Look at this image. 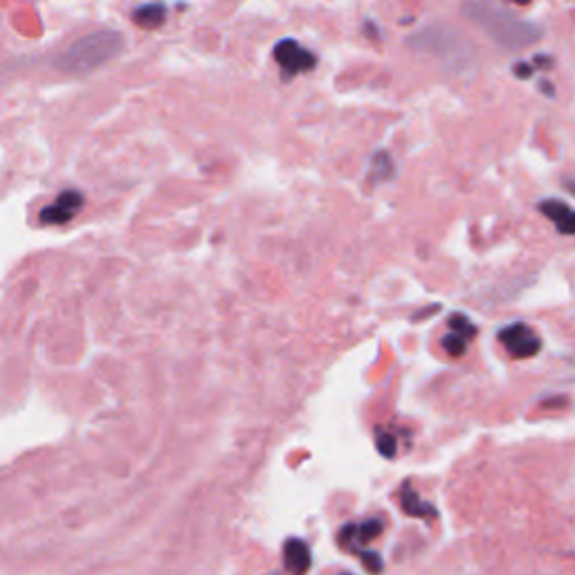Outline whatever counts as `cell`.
Here are the masks:
<instances>
[{
    "label": "cell",
    "mask_w": 575,
    "mask_h": 575,
    "mask_svg": "<svg viewBox=\"0 0 575 575\" xmlns=\"http://www.w3.org/2000/svg\"><path fill=\"white\" fill-rule=\"evenodd\" d=\"M463 16L468 18L478 30L486 32L497 45L505 50H524L540 43L542 27L537 23L524 21L517 16L508 7H501L495 3H481V0H472L461 7Z\"/></svg>",
    "instance_id": "obj_1"
},
{
    "label": "cell",
    "mask_w": 575,
    "mask_h": 575,
    "mask_svg": "<svg viewBox=\"0 0 575 575\" xmlns=\"http://www.w3.org/2000/svg\"><path fill=\"white\" fill-rule=\"evenodd\" d=\"M124 48V36L115 30H97L84 34L67 45L57 59V67L65 75H88L113 61Z\"/></svg>",
    "instance_id": "obj_2"
},
{
    "label": "cell",
    "mask_w": 575,
    "mask_h": 575,
    "mask_svg": "<svg viewBox=\"0 0 575 575\" xmlns=\"http://www.w3.org/2000/svg\"><path fill=\"white\" fill-rule=\"evenodd\" d=\"M409 48L434 54L449 70H470L474 65L472 45L463 38L459 30L445 23L429 25L425 30H420L414 38H409Z\"/></svg>",
    "instance_id": "obj_3"
},
{
    "label": "cell",
    "mask_w": 575,
    "mask_h": 575,
    "mask_svg": "<svg viewBox=\"0 0 575 575\" xmlns=\"http://www.w3.org/2000/svg\"><path fill=\"white\" fill-rule=\"evenodd\" d=\"M272 57L279 63L283 77L292 79L301 72H310L314 65H317V57L299 43L297 38H281L279 43L272 50Z\"/></svg>",
    "instance_id": "obj_4"
},
{
    "label": "cell",
    "mask_w": 575,
    "mask_h": 575,
    "mask_svg": "<svg viewBox=\"0 0 575 575\" xmlns=\"http://www.w3.org/2000/svg\"><path fill=\"white\" fill-rule=\"evenodd\" d=\"M499 341L513 358H519V360L532 358V355H537L542 351V339L524 322H515V324H508L505 328H501Z\"/></svg>",
    "instance_id": "obj_5"
},
{
    "label": "cell",
    "mask_w": 575,
    "mask_h": 575,
    "mask_svg": "<svg viewBox=\"0 0 575 575\" xmlns=\"http://www.w3.org/2000/svg\"><path fill=\"white\" fill-rule=\"evenodd\" d=\"M84 209V194L77 189H65L57 196L52 204L40 212V223L45 225H63L67 221H72V218Z\"/></svg>",
    "instance_id": "obj_6"
},
{
    "label": "cell",
    "mask_w": 575,
    "mask_h": 575,
    "mask_svg": "<svg viewBox=\"0 0 575 575\" xmlns=\"http://www.w3.org/2000/svg\"><path fill=\"white\" fill-rule=\"evenodd\" d=\"M380 530H382L380 519H366V522L360 524H349L339 530V544L360 555L366 551V544L380 535Z\"/></svg>",
    "instance_id": "obj_7"
},
{
    "label": "cell",
    "mask_w": 575,
    "mask_h": 575,
    "mask_svg": "<svg viewBox=\"0 0 575 575\" xmlns=\"http://www.w3.org/2000/svg\"><path fill=\"white\" fill-rule=\"evenodd\" d=\"M542 214L549 218V221L557 227L559 234H569V236H575V209L569 207L566 202L562 200H555V198H549L540 204Z\"/></svg>",
    "instance_id": "obj_8"
},
{
    "label": "cell",
    "mask_w": 575,
    "mask_h": 575,
    "mask_svg": "<svg viewBox=\"0 0 575 575\" xmlns=\"http://www.w3.org/2000/svg\"><path fill=\"white\" fill-rule=\"evenodd\" d=\"M283 564L290 575H306L310 566V549L306 542L297 537L288 540L283 546Z\"/></svg>",
    "instance_id": "obj_9"
},
{
    "label": "cell",
    "mask_w": 575,
    "mask_h": 575,
    "mask_svg": "<svg viewBox=\"0 0 575 575\" xmlns=\"http://www.w3.org/2000/svg\"><path fill=\"white\" fill-rule=\"evenodd\" d=\"M400 505H402V510L412 517H434L436 515L434 505L422 501L418 492L409 488V483H405L400 490Z\"/></svg>",
    "instance_id": "obj_10"
},
{
    "label": "cell",
    "mask_w": 575,
    "mask_h": 575,
    "mask_svg": "<svg viewBox=\"0 0 575 575\" xmlns=\"http://www.w3.org/2000/svg\"><path fill=\"white\" fill-rule=\"evenodd\" d=\"M164 13H167L164 5L148 3V5H140L133 11V21L140 27H146V30H155V27H160L164 23Z\"/></svg>",
    "instance_id": "obj_11"
},
{
    "label": "cell",
    "mask_w": 575,
    "mask_h": 575,
    "mask_svg": "<svg viewBox=\"0 0 575 575\" xmlns=\"http://www.w3.org/2000/svg\"><path fill=\"white\" fill-rule=\"evenodd\" d=\"M447 326H449V333H454V335L463 337L465 341H470V339L476 335V326L472 324V319L468 317V314H463V312L449 314Z\"/></svg>",
    "instance_id": "obj_12"
},
{
    "label": "cell",
    "mask_w": 575,
    "mask_h": 575,
    "mask_svg": "<svg viewBox=\"0 0 575 575\" xmlns=\"http://www.w3.org/2000/svg\"><path fill=\"white\" fill-rule=\"evenodd\" d=\"M376 447L378 451L385 459H393L395 456V449H398V443H395V436H391L389 432H378L376 434Z\"/></svg>",
    "instance_id": "obj_13"
},
{
    "label": "cell",
    "mask_w": 575,
    "mask_h": 575,
    "mask_svg": "<svg viewBox=\"0 0 575 575\" xmlns=\"http://www.w3.org/2000/svg\"><path fill=\"white\" fill-rule=\"evenodd\" d=\"M468 344H470V341H465L463 337H459L454 333H447L443 337V349L451 355V358H461V355L468 351Z\"/></svg>",
    "instance_id": "obj_14"
},
{
    "label": "cell",
    "mask_w": 575,
    "mask_h": 575,
    "mask_svg": "<svg viewBox=\"0 0 575 575\" xmlns=\"http://www.w3.org/2000/svg\"><path fill=\"white\" fill-rule=\"evenodd\" d=\"M360 557H362L364 566L371 571V573H380L382 571V557L376 551H364V553H360Z\"/></svg>",
    "instance_id": "obj_15"
},
{
    "label": "cell",
    "mask_w": 575,
    "mask_h": 575,
    "mask_svg": "<svg viewBox=\"0 0 575 575\" xmlns=\"http://www.w3.org/2000/svg\"><path fill=\"white\" fill-rule=\"evenodd\" d=\"M515 75H517V77H522V79H528V77L532 75V65H528V63H517V65H515Z\"/></svg>",
    "instance_id": "obj_16"
},
{
    "label": "cell",
    "mask_w": 575,
    "mask_h": 575,
    "mask_svg": "<svg viewBox=\"0 0 575 575\" xmlns=\"http://www.w3.org/2000/svg\"><path fill=\"white\" fill-rule=\"evenodd\" d=\"M566 185H569V189H571V191H573V194H575V182H573V180H569Z\"/></svg>",
    "instance_id": "obj_17"
},
{
    "label": "cell",
    "mask_w": 575,
    "mask_h": 575,
    "mask_svg": "<svg viewBox=\"0 0 575 575\" xmlns=\"http://www.w3.org/2000/svg\"><path fill=\"white\" fill-rule=\"evenodd\" d=\"M339 575H353V573H339Z\"/></svg>",
    "instance_id": "obj_18"
}]
</instances>
